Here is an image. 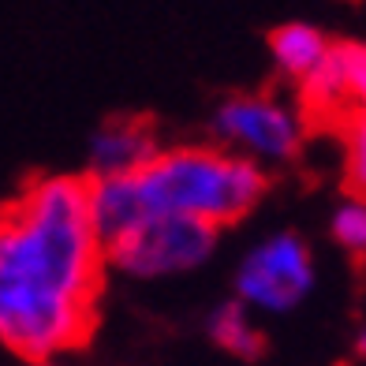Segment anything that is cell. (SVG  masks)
I'll return each instance as SVG.
<instances>
[{
	"instance_id": "6da1fadb",
	"label": "cell",
	"mask_w": 366,
	"mask_h": 366,
	"mask_svg": "<svg viewBox=\"0 0 366 366\" xmlns=\"http://www.w3.org/2000/svg\"><path fill=\"white\" fill-rule=\"evenodd\" d=\"M105 243L90 221L86 183L38 179L0 209V344L49 359L94 325Z\"/></svg>"
},
{
	"instance_id": "7a4b0ae2",
	"label": "cell",
	"mask_w": 366,
	"mask_h": 366,
	"mask_svg": "<svg viewBox=\"0 0 366 366\" xmlns=\"http://www.w3.org/2000/svg\"><path fill=\"white\" fill-rule=\"evenodd\" d=\"M146 217H187L221 228L239 221L265 194V172L254 161H243L228 149L176 146L135 176Z\"/></svg>"
},
{
	"instance_id": "3957f363",
	"label": "cell",
	"mask_w": 366,
	"mask_h": 366,
	"mask_svg": "<svg viewBox=\"0 0 366 366\" xmlns=\"http://www.w3.org/2000/svg\"><path fill=\"white\" fill-rule=\"evenodd\" d=\"M217 247V228L187 217H146L105 247V262H112L127 277H176L202 265Z\"/></svg>"
},
{
	"instance_id": "277c9868",
	"label": "cell",
	"mask_w": 366,
	"mask_h": 366,
	"mask_svg": "<svg viewBox=\"0 0 366 366\" xmlns=\"http://www.w3.org/2000/svg\"><path fill=\"white\" fill-rule=\"evenodd\" d=\"M217 139L243 161H288L303 142V120L269 94H236L213 112Z\"/></svg>"
},
{
	"instance_id": "5b68a950",
	"label": "cell",
	"mask_w": 366,
	"mask_h": 366,
	"mask_svg": "<svg viewBox=\"0 0 366 366\" xmlns=\"http://www.w3.org/2000/svg\"><path fill=\"white\" fill-rule=\"evenodd\" d=\"M310 288H314V262L307 243L292 232L262 239L236 273V295L247 310L285 314L303 303Z\"/></svg>"
},
{
	"instance_id": "8992f818",
	"label": "cell",
	"mask_w": 366,
	"mask_h": 366,
	"mask_svg": "<svg viewBox=\"0 0 366 366\" xmlns=\"http://www.w3.org/2000/svg\"><path fill=\"white\" fill-rule=\"evenodd\" d=\"M161 154L157 135L146 120H109L90 142V164L94 179H120V176H139L149 161Z\"/></svg>"
},
{
	"instance_id": "52a82bcc",
	"label": "cell",
	"mask_w": 366,
	"mask_h": 366,
	"mask_svg": "<svg viewBox=\"0 0 366 366\" xmlns=\"http://www.w3.org/2000/svg\"><path fill=\"white\" fill-rule=\"evenodd\" d=\"M329 45L332 41L310 23H285L269 34V53L277 60V68L295 82H303L318 71V64L325 60Z\"/></svg>"
},
{
	"instance_id": "ba28073f",
	"label": "cell",
	"mask_w": 366,
	"mask_h": 366,
	"mask_svg": "<svg viewBox=\"0 0 366 366\" xmlns=\"http://www.w3.org/2000/svg\"><path fill=\"white\" fill-rule=\"evenodd\" d=\"M209 337L217 340L228 355H239V359H254L262 352V329L254 325L251 310H247L239 299L236 303H224L209 318Z\"/></svg>"
},
{
	"instance_id": "9c48e42d",
	"label": "cell",
	"mask_w": 366,
	"mask_h": 366,
	"mask_svg": "<svg viewBox=\"0 0 366 366\" xmlns=\"http://www.w3.org/2000/svg\"><path fill=\"white\" fill-rule=\"evenodd\" d=\"M332 239L355 258H366V198H352L332 213Z\"/></svg>"
},
{
	"instance_id": "30bf717a",
	"label": "cell",
	"mask_w": 366,
	"mask_h": 366,
	"mask_svg": "<svg viewBox=\"0 0 366 366\" xmlns=\"http://www.w3.org/2000/svg\"><path fill=\"white\" fill-rule=\"evenodd\" d=\"M347 135V183L355 194H366V105L344 116Z\"/></svg>"
},
{
	"instance_id": "8fae6325",
	"label": "cell",
	"mask_w": 366,
	"mask_h": 366,
	"mask_svg": "<svg viewBox=\"0 0 366 366\" xmlns=\"http://www.w3.org/2000/svg\"><path fill=\"white\" fill-rule=\"evenodd\" d=\"M355 347H359V355L366 359V325H362V332H359V340H355Z\"/></svg>"
},
{
	"instance_id": "7c38bea8",
	"label": "cell",
	"mask_w": 366,
	"mask_h": 366,
	"mask_svg": "<svg viewBox=\"0 0 366 366\" xmlns=\"http://www.w3.org/2000/svg\"><path fill=\"white\" fill-rule=\"evenodd\" d=\"M41 366H49V362H41Z\"/></svg>"
}]
</instances>
